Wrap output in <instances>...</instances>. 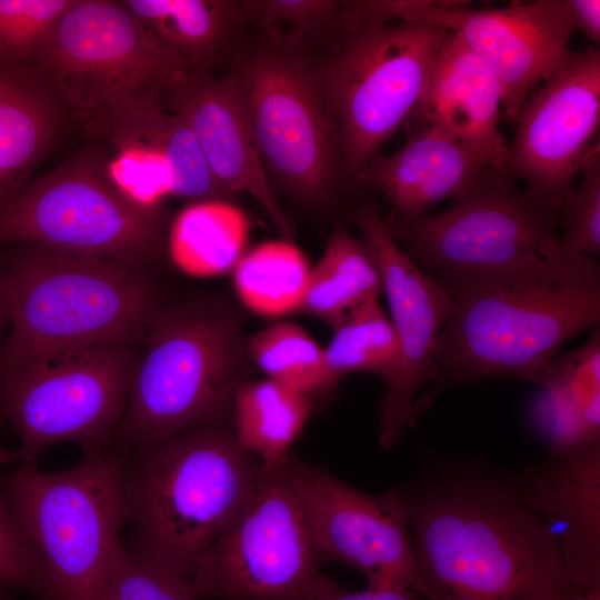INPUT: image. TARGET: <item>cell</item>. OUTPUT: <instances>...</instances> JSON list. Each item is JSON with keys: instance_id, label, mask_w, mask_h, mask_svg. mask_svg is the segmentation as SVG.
<instances>
[{"instance_id": "obj_16", "label": "cell", "mask_w": 600, "mask_h": 600, "mask_svg": "<svg viewBox=\"0 0 600 600\" xmlns=\"http://www.w3.org/2000/svg\"><path fill=\"white\" fill-rule=\"evenodd\" d=\"M351 220L379 264L399 346L397 372L379 404L378 440L389 450L404 429L417 423L413 404L418 391L438 378L432 350L450 317L451 301L446 289L403 251L377 206H359Z\"/></svg>"}, {"instance_id": "obj_42", "label": "cell", "mask_w": 600, "mask_h": 600, "mask_svg": "<svg viewBox=\"0 0 600 600\" xmlns=\"http://www.w3.org/2000/svg\"><path fill=\"white\" fill-rule=\"evenodd\" d=\"M20 460L19 451H13L0 446V466Z\"/></svg>"}, {"instance_id": "obj_32", "label": "cell", "mask_w": 600, "mask_h": 600, "mask_svg": "<svg viewBox=\"0 0 600 600\" xmlns=\"http://www.w3.org/2000/svg\"><path fill=\"white\" fill-rule=\"evenodd\" d=\"M141 142L157 148L167 158L173 178L171 196L194 202L230 197L213 179L193 132L181 116L163 111Z\"/></svg>"}, {"instance_id": "obj_38", "label": "cell", "mask_w": 600, "mask_h": 600, "mask_svg": "<svg viewBox=\"0 0 600 600\" xmlns=\"http://www.w3.org/2000/svg\"><path fill=\"white\" fill-rule=\"evenodd\" d=\"M310 600H420L407 588L368 587L364 590H350L328 576L321 574Z\"/></svg>"}, {"instance_id": "obj_22", "label": "cell", "mask_w": 600, "mask_h": 600, "mask_svg": "<svg viewBox=\"0 0 600 600\" xmlns=\"http://www.w3.org/2000/svg\"><path fill=\"white\" fill-rule=\"evenodd\" d=\"M71 117L40 69L0 62V213L29 183Z\"/></svg>"}, {"instance_id": "obj_25", "label": "cell", "mask_w": 600, "mask_h": 600, "mask_svg": "<svg viewBox=\"0 0 600 600\" xmlns=\"http://www.w3.org/2000/svg\"><path fill=\"white\" fill-rule=\"evenodd\" d=\"M382 293V274L367 243L337 228L310 270L298 311L321 319L333 330L351 310Z\"/></svg>"}, {"instance_id": "obj_21", "label": "cell", "mask_w": 600, "mask_h": 600, "mask_svg": "<svg viewBox=\"0 0 600 600\" xmlns=\"http://www.w3.org/2000/svg\"><path fill=\"white\" fill-rule=\"evenodd\" d=\"M413 129L402 148L378 154L359 178L383 196L394 219H416L446 199L457 201L500 171L434 126L416 123Z\"/></svg>"}, {"instance_id": "obj_29", "label": "cell", "mask_w": 600, "mask_h": 600, "mask_svg": "<svg viewBox=\"0 0 600 600\" xmlns=\"http://www.w3.org/2000/svg\"><path fill=\"white\" fill-rule=\"evenodd\" d=\"M247 350L267 378L317 401L336 394L339 381L327 367L324 350L300 324L272 323L247 338Z\"/></svg>"}, {"instance_id": "obj_36", "label": "cell", "mask_w": 600, "mask_h": 600, "mask_svg": "<svg viewBox=\"0 0 600 600\" xmlns=\"http://www.w3.org/2000/svg\"><path fill=\"white\" fill-rule=\"evenodd\" d=\"M116 158L107 163V171L117 188L134 203L158 208L172 191V170L160 150L134 142L117 149Z\"/></svg>"}, {"instance_id": "obj_31", "label": "cell", "mask_w": 600, "mask_h": 600, "mask_svg": "<svg viewBox=\"0 0 600 600\" xmlns=\"http://www.w3.org/2000/svg\"><path fill=\"white\" fill-rule=\"evenodd\" d=\"M244 22H252L263 39L293 52L307 53L318 38L333 36L341 1L242 0Z\"/></svg>"}, {"instance_id": "obj_23", "label": "cell", "mask_w": 600, "mask_h": 600, "mask_svg": "<svg viewBox=\"0 0 600 600\" xmlns=\"http://www.w3.org/2000/svg\"><path fill=\"white\" fill-rule=\"evenodd\" d=\"M142 29L186 70L210 73L233 54L246 23L236 0H121Z\"/></svg>"}, {"instance_id": "obj_18", "label": "cell", "mask_w": 600, "mask_h": 600, "mask_svg": "<svg viewBox=\"0 0 600 600\" xmlns=\"http://www.w3.org/2000/svg\"><path fill=\"white\" fill-rule=\"evenodd\" d=\"M167 109L193 132L216 182L229 194L244 192L267 211L283 240L293 228L277 202L243 112L231 70L221 77L180 70L173 77Z\"/></svg>"}, {"instance_id": "obj_20", "label": "cell", "mask_w": 600, "mask_h": 600, "mask_svg": "<svg viewBox=\"0 0 600 600\" xmlns=\"http://www.w3.org/2000/svg\"><path fill=\"white\" fill-rule=\"evenodd\" d=\"M501 112L502 90L498 78L482 59L450 33L407 121L441 129L488 168L506 171L509 146L499 128Z\"/></svg>"}, {"instance_id": "obj_33", "label": "cell", "mask_w": 600, "mask_h": 600, "mask_svg": "<svg viewBox=\"0 0 600 600\" xmlns=\"http://www.w3.org/2000/svg\"><path fill=\"white\" fill-rule=\"evenodd\" d=\"M78 0H0V62L34 66L59 21Z\"/></svg>"}, {"instance_id": "obj_5", "label": "cell", "mask_w": 600, "mask_h": 600, "mask_svg": "<svg viewBox=\"0 0 600 600\" xmlns=\"http://www.w3.org/2000/svg\"><path fill=\"white\" fill-rule=\"evenodd\" d=\"M17 244L0 263L10 304L0 369L68 347L141 344L158 308L143 267L37 243Z\"/></svg>"}, {"instance_id": "obj_27", "label": "cell", "mask_w": 600, "mask_h": 600, "mask_svg": "<svg viewBox=\"0 0 600 600\" xmlns=\"http://www.w3.org/2000/svg\"><path fill=\"white\" fill-rule=\"evenodd\" d=\"M249 231L246 216L224 200L194 202L176 219L169 233L173 262L196 276L232 269L243 254Z\"/></svg>"}, {"instance_id": "obj_13", "label": "cell", "mask_w": 600, "mask_h": 600, "mask_svg": "<svg viewBox=\"0 0 600 600\" xmlns=\"http://www.w3.org/2000/svg\"><path fill=\"white\" fill-rule=\"evenodd\" d=\"M410 259L424 272L493 266L563 251L559 212L506 171H493L448 209L411 220L386 218Z\"/></svg>"}, {"instance_id": "obj_28", "label": "cell", "mask_w": 600, "mask_h": 600, "mask_svg": "<svg viewBox=\"0 0 600 600\" xmlns=\"http://www.w3.org/2000/svg\"><path fill=\"white\" fill-rule=\"evenodd\" d=\"M310 270L291 241H269L240 257L232 268L233 286L249 309L278 317L298 311Z\"/></svg>"}, {"instance_id": "obj_3", "label": "cell", "mask_w": 600, "mask_h": 600, "mask_svg": "<svg viewBox=\"0 0 600 600\" xmlns=\"http://www.w3.org/2000/svg\"><path fill=\"white\" fill-rule=\"evenodd\" d=\"M128 454L124 520L133 553L186 580L256 489L263 464L230 422Z\"/></svg>"}, {"instance_id": "obj_24", "label": "cell", "mask_w": 600, "mask_h": 600, "mask_svg": "<svg viewBox=\"0 0 600 600\" xmlns=\"http://www.w3.org/2000/svg\"><path fill=\"white\" fill-rule=\"evenodd\" d=\"M318 401L276 380H247L237 389L230 424L241 448L267 470L283 466Z\"/></svg>"}, {"instance_id": "obj_10", "label": "cell", "mask_w": 600, "mask_h": 600, "mask_svg": "<svg viewBox=\"0 0 600 600\" xmlns=\"http://www.w3.org/2000/svg\"><path fill=\"white\" fill-rule=\"evenodd\" d=\"M139 356L137 343L101 342L47 351L0 369V419L36 462L61 442L83 453L113 442Z\"/></svg>"}, {"instance_id": "obj_7", "label": "cell", "mask_w": 600, "mask_h": 600, "mask_svg": "<svg viewBox=\"0 0 600 600\" xmlns=\"http://www.w3.org/2000/svg\"><path fill=\"white\" fill-rule=\"evenodd\" d=\"M451 32L391 20L378 0L341 1L333 42L317 62L340 137L344 173L359 180L419 102Z\"/></svg>"}, {"instance_id": "obj_17", "label": "cell", "mask_w": 600, "mask_h": 600, "mask_svg": "<svg viewBox=\"0 0 600 600\" xmlns=\"http://www.w3.org/2000/svg\"><path fill=\"white\" fill-rule=\"evenodd\" d=\"M600 123V51L594 46L538 86L524 100L506 172L558 212Z\"/></svg>"}, {"instance_id": "obj_30", "label": "cell", "mask_w": 600, "mask_h": 600, "mask_svg": "<svg viewBox=\"0 0 600 600\" xmlns=\"http://www.w3.org/2000/svg\"><path fill=\"white\" fill-rule=\"evenodd\" d=\"M333 332L323 350L327 367L338 381L350 373L369 372L381 377L386 386L390 383L399 363V346L378 299L356 307Z\"/></svg>"}, {"instance_id": "obj_37", "label": "cell", "mask_w": 600, "mask_h": 600, "mask_svg": "<svg viewBox=\"0 0 600 600\" xmlns=\"http://www.w3.org/2000/svg\"><path fill=\"white\" fill-rule=\"evenodd\" d=\"M0 586L28 590L44 599L40 561L14 512L3 478H0Z\"/></svg>"}, {"instance_id": "obj_6", "label": "cell", "mask_w": 600, "mask_h": 600, "mask_svg": "<svg viewBox=\"0 0 600 600\" xmlns=\"http://www.w3.org/2000/svg\"><path fill=\"white\" fill-rule=\"evenodd\" d=\"M34 66L84 130L117 149L142 140L168 110L173 77L186 70L111 0H78Z\"/></svg>"}, {"instance_id": "obj_19", "label": "cell", "mask_w": 600, "mask_h": 600, "mask_svg": "<svg viewBox=\"0 0 600 600\" xmlns=\"http://www.w3.org/2000/svg\"><path fill=\"white\" fill-rule=\"evenodd\" d=\"M518 478L557 542L571 587L600 588V439L550 448Z\"/></svg>"}, {"instance_id": "obj_11", "label": "cell", "mask_w": 600, "mask_h": 600, "mask_svg": "<svg viewBox=\"0 0 600 600\" xmlns=\"http://www.w3.org/2000/svg\"><path fill=\"white\" fill-rule=\"evenodd\" d=\"M166 213L141 207L107 163L78 154L41 176L0 213V244L37 243L143 267L164 244Z\"/></svg>"}, {"instance_id": "obj_1", "label": "cell", "mask_w": 600, "mask_h": 600, "mask_svg": "<svg viewBox=\"0 0 600 600\" xmlns=\"http://www.w3.org/2000/svg\"><path fill=\"white\" fill-rule=\"evenodd\" d=\"M398 489L428 600H563L573 590L518 473L479 454L426 450Z\"/></svg>"}, {"instance_id": "obj_39", "label": "cell", "mask_w": 600, "mask_h": 600, "mask_svg": "<svg viewBox=\"0 0 600 600\" xmlns=\"http://www.w3.org/2000/svg\"><path fill=\"white\" fill-rule=\"evenodd\" d=\"M559 12L567 29L579 31L593 44L600 43L599 0H557Z\"/></svg>"}, {"instance_id": "obj_14", "label": "cell", "mask_w": 600, "mask_h": 600, "mask_svg": "<svg viewBox=\"0 0 600 600\" xmlns=\"http://www.w3.org/2000/svg\"><path fill=\"white\" fill-rule=\"evenodd\" d=\"M287 470L322 564L339 562L362 572L368 587H403L426 598L398 488L378 496L361 492L293 452Z\"/></svg>"}, {"instance_id": "obj_26", "label": "cell", "mask_w": 600, "mask_h": 600, "mask_svg": "<svg viewBox=\"0 0 600 600\" xmlns=\"http://www.w3.org/2000/svg\"><path fill=\"white\" fill-rule=\"evenodd\" d=\"M551 448L600 439V331L580 349L554 359L542 382Z\"/></svg>"}, {"instance_id": "obj_35", "label": "cell", "mask_w": 600, "mask_h": 600, "mask_svg": "<svg viewBox=\"0 0 600 600\" xmlns=\"http://www.w3.org/2000/svg\"><path fill=\"white\" fill-rule=\"evenodd\" d=\"M581 183L563 197L560 226L564 252L587 256L600 253V143L598 142L580 171Z\"/></svg>"}, {"instance_id": "obj_41", "label": "cell", "mask_w": 600, "mask_h": 600, "mask_svg": "<svg viewBox=\"0 0 600 600\" xmlns=\"http://www.w3.org/2000/svg\"><path fill=\"white\" fill-rule=\"evenodd\" d=\"M563 600H600V588L589 590L573 589Z\"/></svg>"}, {"instance_id": "obj_8", "label": "cell", "mask_w": 600, "mask_h": 600, "mask_svg": "<svg viewBox=\"0 0 600 600\" xmlns=\"http://www.w3.org/2000/svg\"><path fill=\"white\" fill-rule=\"evenodd\" d=\"M124 450L110 444L59 471L21 462L3 477L41 564L44 600H99L121 541L129 454Z\"/></svg>"}, {"instance_id": "obj_12", "label": "cell", "mask_w": 600, "mask_h": 600, "mask_svg": "<svg viewBox=\"0 0 600 600\" xmlns=\"http://www.w3.org/2000/svg\"><path fill=\"white\" fill-rule=\"evenodd\" d=\"M321 566L286 462L263 468L244 506L198 560L190 582L197 599L310 600Z\"/></svg>"}, {"instance_id": "obj_40", "label": "cell", "mask_w": 600, "mask_h": 600, "mask_svg": "<svg viewBox=\"0 0 600 600\" xmlns=\"http://www.w3.org/2000/svg\"><path fill=\"white\" fill-rule=\"evenodd\" d=\"M10 328V304L4 273L0 266V354Z\"/></svg>"}, {"instance_id": "obj_43", "label": "cell", "mask_w": 600, "mask_h": 600, "mask_svg": "<svg viewBox=\"0 0 600 600\" xmlns=\"http://www.w3.org/2000/svg\"><path fill=\"white\" fill-rule=\"evenodd\" d=\"M0 600H11L8 596H6V593L0 590Z\"/></svg>"}, {"instance_id": "obj_4", "label": "cell", "mask_w": 600, "mask_h": 600, "mask_svg": "<svg viewBox=\"0 0 600 600\" xmlns=\"http://www.w3.org/2000/svg\"><path fill=\"white\" fill-rule=\"evenodd\" d=\"M247 337L216 302L157 308L144 331L113 441L129 450L230 422L233 396L249 380Z\"/></svg>"}, {"instance_id": "obj_34", "label": "cell", "mask_w": 600, "mask_h": 600, "mask_svg": "<svg viewBox=\"0 0 600 600\" xmlns=\"http://www.w3.org/2000/svg\"><path fill=\"white\" fill-rule=\"evenodd\" d=\"M99 600H197L189 580L116 546Z\"/></svg>"}, {"instance_id": "obj_9", "label": "cell", "mask_w": 600, "mask_h": 600, "mask_svg": "<svg viewBox=\"0 0 600 600\" xmlns=\"http://www.w3.org/2000/svg\"><path fill=\"white\" fill-rule=\"evenodd\" d=\"M232 56L230 70L271 187L309 204L326 202L344 169L316 60L263 38Z\"/></svg>"}, {"instance_id": "obj_15", "label": "cell", "mask_w": 600, "mask_h": 600, "mask_svg": "<svg viewBox=\"0 0 600 600\" xmlns=\"http://www.w3.org/2000/svg\"><path fill=\"white\" fill-rule=\"evenodd\" d=\"M464 1L381 0L392 20L428 21L448 29L493 71L502 111L516 123L527 97L571 62L572 33L557 0L512 1L496 9H470Z\"/></svg>"}, {"instance_id": "obj_2", "label": "cell", "mask_w": 600, "mask_h": 600, "mask_svg": "<svg viewBox=\"0 0 600 600\" xmlns=\"http://www.w3.org/2000/svg\"><path fill=\"white\" fill-rule=\"evenodd\" d=\"M451 313L433 344L439 374L417 417L448 388L492 378L541 383L572 337L600 323V267L587 254L523 257L429 273Z\"/></svg>"}]
</instances>
